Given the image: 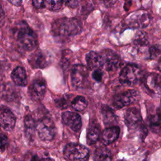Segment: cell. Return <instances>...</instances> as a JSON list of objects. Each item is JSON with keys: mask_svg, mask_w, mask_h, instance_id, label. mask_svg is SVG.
<instances>
[{"mask_svg": "<svg viewBox=\"0 0 161 161\" xmlns=\"http://www.w3.org/2000/svg\"><path fill=\"white\" fill-rule=\"evenodd\" d=\"M15 40L19 45L26 51L34 50L38 45L35 33L25 21L18 23L13 30Z\"/></svg>", "mask_w": 161, "mask_h": 161, "instance_id": "cell-1", "label": "cell"}, {"mask_svg": "<svg viewBox=\"0 0 161 161\" xmlns=\"http://www.w3.org/2000/svg\"><path fill=\"white\" fill-rule=\"evenodd\" d=\"M82 30V23L75 18H64L56 20L52 30L55 36L70 37L79 34Z\"/></svg>", "mask_w": 161, "mask_h": 161, "instance_id": "cell-2", "label": "cell"}, {"mask_svg": "<svg viewBox=\"0 0 161 161\" xmlns=\"http://www.w3.org/2000/svg\"><path fill=\"white\" fill-rule=\"evenodd\" d=\"M142 70L136 65L128 64L121 70L119 80L122 85L133 86L136 84L142 77Z\"/></svg>", "mask_w": 161, "mask_h": 161, "instance_id": "cell-3", "label": "cell"}, {"mask_svg": "<svg viewBox=\"0 0 161 161\" xmlns=\"http://www.w3.org/2000/svg\"><path fill=\"white\" fill-rule=\"evenodd\" d=\"M64 155L70 161H86L89 156V150L82 145L69 143L64 149Z\"/></svg>", "mask_w": 161, "mask_h": 161, "instance_id": "cell-4", "label": "cell"}, {"mask_svg": "<svg viewBox=\"0 0 161 161\" xmlns=\"http://www.w3.org/2000/svg\"><path fill=\"white\" fill-rule=\"evenodd\" d=\"M150 19L151 18L148 12L138 10L130 14L126 18V23L131 28L142 29L149 25Z\"/></svg>", "mask_w": 161, "mask_h": 161, "instance_id": "cell-5", "label": "cell"}, {"mask_svg": "<svg viewBox=\"0 0 161 161\" xmlns=\"http://www.w3.org/2000/svg\"><path fill=\"white\" fill-rule=\"evenodd\" d=\"M140 98L138 91L130 89L123 92L116 94L113 100V104L117 108H122L130 104L137 103Z\"/></svg>", "mask_w": 161, "mask_h": 161, "instance_id": "cell-6", "label": "cell"}, {"mask_svg": "<svg viewBox=\"0 0 161 161\" xmlns=\"http://www.w3.org/2000/svg\"><path fill=\"white\" fill-rule=\"evenodd\" d=\"M38 137L43 141H50L55 135V126L50 118H44L40 121L36 126Z\"/></svg>", "mask_w": 161, "mask_h": 161, "instance_id": "cell-7", "label": "cell"}, {"mask_svg": "<svg viewBox=\"0 0 161 161\" xmlns=\"http://www.w3.org/2000/svg\"><path fill=\"white\" fill-rule=\"evenodd\" d=\"M103 60V68L107 71L113 72L121 65V60L119 55L112 50H104L101 53Z\"/></svg>", "mask_w": 161, "mask_h": 161, "instance_id": "cell-8", "label": "cell"}, {"mask_svg": "<svg viewBox=\"0 0 161 161\" xmlns=\"http://www.w3.org/2000/svg\"><path fill=\"white\" fill-rule=\"evenodd\" d=\"M28 62L34 69H44L51 64V56L47 52L38 50L30 56Z\"/></svg>", "mask_w": 161, "mask_h": 161, "instance_id": "cell-9", "label": "cell"}, {"mask_svg": "<svg viewBox=\"0 0 161 161\" xmlns=\"http://www.w3.org/2000/svg\"><path fill=\"white\" fill-rule=\"evenodd\" d=\"M88 75V69L84 65H74L71 70V82L75 88L82 87Z\"/></svg>", "mask_w": 161, "mask_h": 161, "instance_id": "cell-10", "label": "cell"}, {"mask_svg": "<svg viewBox=\"0 0 161 161\" xmlns=\"http://www.w3.org/2000/svg\"><path fill=\"white\" fill-rule=\"evenodd\" d=\"M47 89L46 82L42 78L35 79L29 87L31 98L35 101H41L45 94Z\"/></svg>", "mask_w": 161, "mask_h": 161, "instance_id": "cell-11", "label": "cell"}, {"mask_svg": "<svg viewBox=\"0 0 161 161\" xmlns=\"http://www.w3.org/2000/svg\"><path fill=\"white\" fill-rule=\"evenodd\" d=\"M62 120L64 125L74 131H79L81 128V118L77 113L65 111L62 114Z\"/></svg>", "mask_w": 161, "mask_h": 161, "instance_id": "cell-12", "label": "cell"}, {"mask_svg": "<svg viewBox=\"0 0 161 161\" xmlns=\"http://www.w3.org/2000/svg\"><path fill=\"white\" fill-rule=\"evenodd\" d=\"M125 121L126 126L130 129H135L141 126L142 119L140 111L136 108L128 109L125 114Z\"/></svg>", "mask_w": 161, "mask_h": 161, "instance_id": "cell-13", "label": "cell"}, {"mask_svg": "<svg viewBox=\"0 0 161 161\" xmlns=\"http://www.w3.org/2000/svg\"><path fill=\"white\" fill-rule=\"evenodd\" d=\"M0 123L1 127L6 131H11L16 123V119L13 113L6 107H3L1 109L0 113Z\"/></svg>", "mask_w": 161, "mask_h": 161, "instance_id": "cell-14", "label": "cell"}, {"mask_svg": "<svg viewBox=\"0 0 161 161\" xmlns=\"http://www.w3.org/2000/svg\"><path fill=\"white\" fill-rule=\"evenodd\" d=\"M145 86L152 93L161 92V75L155 72L149 74L145 79Z\"/></svg>", "mask_w": 161, "mask_h": 161, "instance_id": "cell-15", "label": "cell"}, {"mask_svg": "<svg viewBox=\"0 0 161 161\" xmlns=\"http://www.w3.org/2000/svg\"><path fill=\"white\" fill-rule=\"evenodd\" d=\"M119 132V128L116 126H109V128H106L101 135L102 143L105 145L113 143L118 138Z\"/></svg>", "mask_w": 161, "mask_h": 161, "instance_id": "cell-16", "label": "cell"}, {"mask_svg": "<svg viewBox=\"0 0 161 161\" xmlns=\"http://www.w3.org/2000/svg\"><path fill=\"white\" fill-rule=\"evenodd\" d=\"M86 60L90 69H102L103 68V60L101 53L90 52L86 55Z\"/></svg>", "mask_w": 161, "mask_h": 161, "instance_id": "cell-17", "label": "cell"}, {"mask_svg": "<svg viewBox=\"0 0 161 161\" xmlns=\"http://www.w3.org/2000/svg\"><path fill=\"white\" fill-rule=\"evenodd\" d=\"M11 77L13 82L17 86H25L27 84L26 72L22 67H16L13 70Z\"/></svg>", "mask_w": 161, "mask_h": 161, "instance_id": "cell-18", "label": "cell"}, {"mask_svg": "<svg viewBox=\"0 0 161 161\" xmlns=\"http://www.w3.org/2000/svg\"><path fill=\"white\" fill-rule=\"evenodd\" d=\"M149 126L152 131L159 133L161 131V109L158 108L155 113L150 115L148 118Z\"/></svg>", "mask_w": 161, "mask_h": 161, "instance_id": "cell-19", "label": "cell"}, {"mask_svg": "<svg viewBox=\"0 0 161 161\" xmlns=\"http://www.w3.org/2000/svg\"><path fill=\"white\" fill-rule=\"evenodd\" d=\"M102 116L105 125L113 126L116 121V117L113 110L108 106H104L101 109Z\"/></svg>", "mask_w": 161, "mask_h": 161, "instance_id": "cell-20", "label": "cell"}, {"mask_svg": "<svg viewBox=\"0 0 161 161\" xmlns=\"http://www.w3.org/2000/svg\"><path fill=\"white\" fill-rule=\"evenodd\" d=\"M100 136V130L99 126L96 124L89 126L87 131V143L88 145L94 144L97 142Z\"/></svg>", "mask_w": 161, "mask_h": 161, "instance_id": "cell-21", "label": "cell"}, {"mask_svg": "<svg viewBox=\"0 0 161 161\" xmlns=\"http://www.w3.org/2000/svg\"><path fill=\"white\" fill-rule=\"evenodd\" d=\"M93 158L94 161H111V153L106 147H98L94 151Z\"/></svg>", "mask_w": 161, "mask_h": 161, "instance_id": "cell-22", "label": "cell"}, {"mask_svg": "<svg viewBox=\"0 0 161 161\" xmlns=\"http://www.w3.org/2000/svg\"><path fill=\"white\" fill-rule=\"evenodd\" d=\"M24 123H25V131L26 136L30 140L32 139L34 135L35 129L36 128V126L33 118L31 116V115L27 114L25 117Z\"/></svg>", "mask_w": 161, "mask_h": 161, "instance_id": "cell-23", "label": "cell"}, {"mask_svg": "<svg viewBox=\"0 0 161 161\" xmlns=\"http://www.w3.org/2000/svg\"><path fill=\"white\" fill-rule=\"evenodd\" d=\"M71 107L77 111H82L84 110L87 105V103L84 97L81 96H76L70 103Z\"/></svg>", "mask_w": 161, "mask_h": 161, "instance_id": "cell-24", "label": "cell"}, {"mask_svg": "<svg viewBox=\"0 0 161 161\" xmlns=\"http://www.w3.org/2000/svg\"><path fill=\"white\" fill-rule=\"evenodd\" d=\"M134 43L138 47H145L148 44V39L147 34L143 31L136 33L133 39Z\"/></svg>", "mask_w": 161, "mask_h": 161, "instance_id": "cell-25", "label": "cell"}, {"mask_svg": "<svg viewBox=\"0 0 161 161\" xmlns=\"http://www.w3.org/2000/svg\"><path fill=\"white\" fill-rule=\"evenodd\" d=\"M44 1L45 8L52 11H58L64 3L63 0H44Z\"/></svg>", "mask_w": 161, "mask_h": 161, "instance_id": "cell-26", "label": "cell"}, {"mask_svg": "<svg viewBox=\"0 0 161 161\" xmlns=\"http://www.w3.org/2000/svg\"><path fill=\"white\" fill-rule=\"evenodd\" d=\"M69 97L67 95L62 96L55 99V105L60 109H65L69 105Z\"/></svg>", "mask_w": 161, "mask_h": 161, "instance_id": "cell-27", "label": "cell"}, {"mask_svg": "<svg viewBox=\"0 0 161 161\" xmlns=\"http://www.w3.org/2000/svg\"><path fill=\"white\" fill-rule=\"evenodd\" d=\"M149 55L151 59H156L161 56V46L155 45L149 49Z\"/></svg>", "mask_w": 161, "mask_h": 161, "instance_id": "cell-28", "label": "cell"}, {"mask_svg": "<svg viewBox=\"0 0 161 161\" xmlns=\"http://www.w3.org/2000/svg\"><path fill=\"white\" fill-rule=\"evenodd\" d=\"M12 88L13 87L11 85L4 86V87L3 89V91L2 93V95L3 96L4 99L11 101L12 99H14L13 96L14 95V94Z\"/></svg>", "mask_w": 161, "mask_h": 161, "instance_id": "cell-29", "label": "cell"}, {"mask_svg": "<svg viewBox=\"0 0 161 161\" xmlns=\"http://www.w3.org/2000/svg\"><path fill=\"white\" fill-rule=\"evenodd\" d=\"M92 77L97 82H100L103 77V71L101 69H95L92 74Z\"/></svg>", "mask_w": 161, "mask_h": 161, "instance_id": "cell-30", "label": "cell"}, {"mask_svg": "<svg viewBox=\"0 0 161 161\" xmlns=\"http://www.w3.org/2000/svg\"><path fill=\"white\" fill-rule=\"evenodd\" d=\"M64 3L68 7L71 8H75L78 6L79 0H63Z\"/></svg>", "mask_w": 161, "mask_h": 161, "instance_id": "cell-31", "label": "cell"}, {"mask_svg": "<svg viewBox=\"0 0 161 161\" xmlns=\"http://www.w3.org/2000/svg\"><path fill=\"white\" fill-rule=\"evenodd\" d=\"M8 145V140L6 135L1 134V150L3 152L7 147Z\"/></svg>", "mask_w": 161, "mask_h": 161, "instance_id": "cell-32", "label": "cell"}, {"mask_svg": "<svg viewBox=\"0 0 161 161\" xmlns=\"http://www.w3.org/2000/svg\"><path fill=\"white\" fill-rule=\"evenodd\" d=\"M32 4L36 9H42L45 7L44 0H32Z\"/></svg>", "mask_w": 161, "mask_h": 161, "instance_id": "cell-33", "label": "cell"}, {"mask_svg": "<svg viewBox=\"0 0 161 161\" xmlns=\"http://www.w3.org/2000/svg\"><path fill=\"white\" fill-rule=\"evenodd\" d=\"M69 57H67V55H63L61 60V65L63 69H67L69 66Z\"/></svg>", "mask_w": 161, "mask_h": 161, "instance_id": "cell-34", "label": "cell"}, {"mask_svg": "<svg viewBox=\"0 0 161 161\" xmlns=\"http://www.w3.org/2000/svg\"><path fill=\"white\" fill-rule=\"evenodd\" d=\"M106 7L110 8L115 4L117 0H99Z\"/></svg>", "mask_w": 161, "mask_h": 161, "instance_id": "cell-35", "label": "cell"}, {"mask_svg": "<svg viewBox=\"0 0 161 161\" xmlns=\"http://www.w3.org/2000/svg\"><path fill=\"white\" fill-rule=\"evenodd\" d=\"M31 161H54L52 158L48 157H40L37 155H35L32 157Z\"/></svg>", "mask_w": 161, "mask_h": 161, "instance_id": "cell-36", "label": "cell"}, {"mask_svg": "<svg viewBox=\"0 0 161 161\" xmlns=\"http://www.w3.org/2000/svg\"><path fill=\"white\" fill-rule=\"evenodd\" d=\"M8 1L13 5H14L16 6H21L23 0H8Z\"/></svg>", "mask_w": 161, "mask_h": 161, "instance_id": "cell-37", "label": "cell"}, {"mask_svg": "<svg viewBox=\"0 0 161 161\" xmlns=\"http://www.w3.org/2000/svg\"><path fill=\"white\" fill-rule=\"evenodd\" d=\"M158 69L160 72H161V58L159 60V62L158 64Z\"/></svg>", "mask_w": 161, "mask_h": 161, "instance_id": "cell-38", "label": "cell"}]
</instances>
